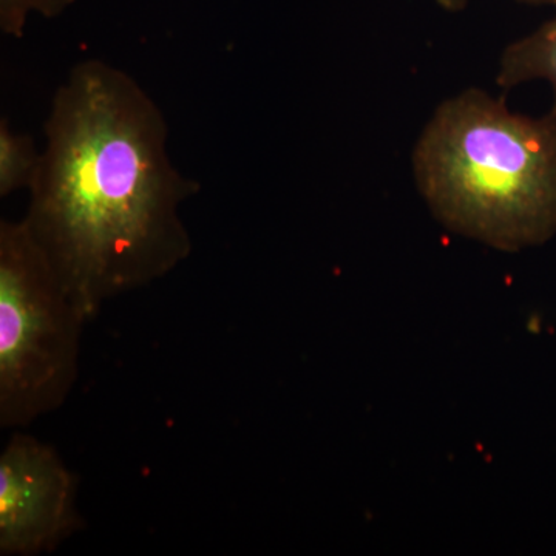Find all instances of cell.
Masks as SVG:
<instances>
[{"label": "cell", "instance_id": "cell-6", "mask_svg": "<svg viewBox=\"0 0 556 556\" xmlns=\"http://www.w3.org/2000/svg\"><path fill=\"white\" fill-rule=\"evenodd\" d=\"M40 155L35 139L16 134L10 121L0 123V197L5 199L17 190H28L38 174Z\"/></svg>", "mask_w": 556, "mask_h": 556}, {"label": "cell", "instance_id": "cell-1", "mask_svg": "<svg viewBox=\"0 0 556 556\" xmlns=\"http://www.w3.org/2000/svg\"><path fill=\"white\" fill-rule=\"evenodd\" d=\"M24 219L89 320L169 276L192 252L181 218L200 192L170 160L164 113L138 80L87 60L54 91Z\"/></svg>", "mask_w": 556, "mask_h": 556}, {"label": "cell", "instance_id": "cell-8", "mask_svg": "<svg viewBox=\"0 0 556 556\" xmlns=\"http://www.w3.org/2000/svg\"><path fill=\"white\" fill-rule=\"evenodd\" d=\"M468 2L470 0H437L438 5L445 11H450V13L463 11L468 5ZM518 2L527 3V5L555 7L556 9V0H518Z\"/></svg>", "mask_w": 556, "mask_h": 556}, {"label": "cell", "instance_id": "cell-4", "mask_svg": "<svg viewBox=\"0 0 556 556\" xmlns=\"http://www.w3.org/2000/svg\"><path fill=\"white\" fill-rule=\"evenodd\" d=\"M78 478L56 450L16 433L0 455V555L56 551L83 527Z\"/></svg>", "mask_w": 556, "mask_h": 556}, {"label": "cell", "instance_id": "cell-7", "mask_svg": "<svg viewBox=\"0 0 556 556\" xmlns=\"http://www.w3.org/2000/svg\"><path fill=\"white\" fill-rule=\"evenodd\" d=\"M76 0H0V30L21 39L31 14L53 20L61 16Z\"/></svg>", "mask_w": 556, "mask_h": 556}, {"label": "cell", "instance_id": "cell-2", "mask_svg": "<svg viewBox=\"0 0 556 556\" xmlns=\"http://www.w3.org/2000/svg\"><path fill=\"white\" fill-rule=\"evenodd\" d=\"M413 174L453 232L507 252L546 243L556 233V113L532 118L463 91L428 121Z\"/></svg>", "mask_w": 556, "mask_h": 556}, {"label": "cell", "instance_id": "cell-3", "mask_svg": "<svg viewBox=\"0 0 556 556\" xmlns=\"http://www.w3.org/2000/svg\"><path fill=\"white\" fill-rule=\"evenodd\" d=\"M87 321L27 223L2 219L0 427H27L64 405Z\"/></svg>", "mask_w": 556, "mask_h": 556}, {"label": "cell", "instance_id": "cell-5", "mask_svg": "<svg viewBox=\"0 0 556 556\" xmlns=\"http://www.w3.org/2000/svg\"><path fill=\"white\" fill-rule=\"evenodd\" d=\"M547 80L554 90L556 113V14L554 20L541 25L526 38L511 42L501 54L496 84L503 90H510L530 80Z\"/></svg>", "mask_w": 556, "mask_h": 556}]
</instances>
